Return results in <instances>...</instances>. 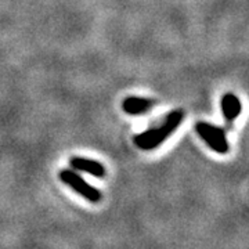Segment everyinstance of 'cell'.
Instances as JSON below:
<instances>
[{
    "label": "cell",
    "mask_w": 249,
    "mask_h": 249,
    "mask_svg": "<svg viewBox=\"0 0 249 249\" xmlns=\"http://www.w3.org/2000/svg\"><path fill=\"white\" fill-rule=\"evenodd\" d=\"M183 119H184V111L183 109L172 111L160 127L148 129L142 133L134 136V144L142 151H150V150L160 147L168 137H170L176 132V129L183 122Z\"/></svg>",
    "instance_id": "6da1fadb"
},
{
    "label": "cell",
    "mask_w": 249,
    "mask_h": 249,
    "mask_svg": "<svg viewBox=\"0 0 249 249\" xmlns=\"http://www.w3.org/2000/svg\"><path fill=\"white\" fill-rule=\"evenodd\" d=\"M196 130L198 136L214 152L224 155V154L230 151V144H229V140H227L226 132L223 130L222 127L201 121V122H196Z\"/></svg>",
    "instance_id": "7a4b0ae2"
},
{
    "label": "cell",
    "mask_w": 249,
    "mask_h": 249,
    "mask_svg": "<svg viewBox=\"0 0 249 249\" xmlns=\"http://www.w3.org/2000/svg\"><path fill=\"white\" fill-rule=\"evenodd\" d=\"M58 178L61 180L64 184H67L68 187H71L75 193H78L79 196L83 198H86L90 202L97 204L101 201V193L98 191L96 187H93L89 184L83 178H80L78 173H75L71 169H64L58 173Z\"/></svg>",
    "instance_id": "3957f363"
},
{
    "label": "cell",
    "mask_w": 249,
    "mask_h": 249,
    "mask_svg": "<svg viewBox=\"0 0 249 249\" xmlns=\"http://www.w3.org/2000/svg\"><path fill=\"white\" fill-rule=\"evenodd\" d=\"M70 163H71V166L73 169L89 173V175L94 176V178H101L107 175L106 166L101 162H98V160H88V158H83V157H72Z\"/></svg>",
    "instance_id": "277c9868"
},
{
    "label": "cell",
    "mask_w": 249,
    "mask_h": 249,
    "mask_svg": "<svg viewBox=\"0 0 249 249\" xmlns=\"http://www.w3.org/2000/svg\"><path fill=\"white\" fill-rule=\"evenodd\" d=\"M155 104H157V101L152 98L130 96V97H126L124 100L122 109L129 115H142V114L148 112Z\"/></svg>",
    "instance_id": "5b68a950"
},
{
    "label": "cell",
    "mask_w": 249,
    "mask_h": 249,
    "mask_svg": "<svg viewBox=\"0 0 249 249\" xmlns=\"http://www.w3.org/2000/svg\"><path fill=\"white\" fill-rule=\"evenodd\" d=\"M222 111L226 121L232 122L235 121L241 114V101L234 93H226L222 97Z\"/></svg>",
    "instance_id": "8992f818"
}]
</instances>
